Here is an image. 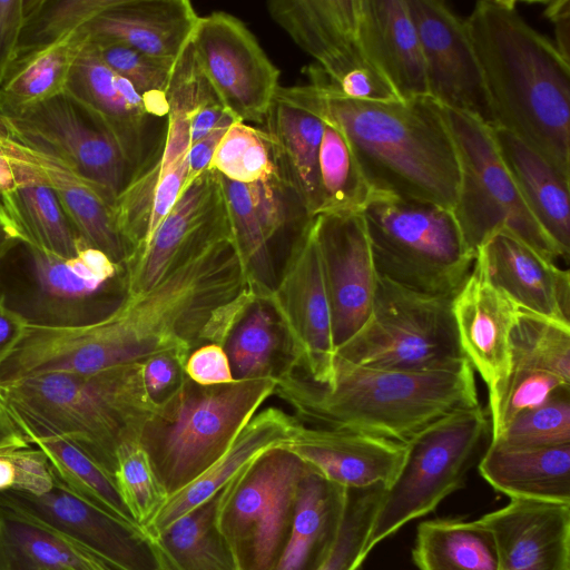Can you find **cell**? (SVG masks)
I'll list each match as a JSON object with an SVG mask.
<instances>
[{"mask_svg":"<svg viewBox=\"0 0 570 570\" xmlns=\"http://www.w3.org/2000/svg\"><path fill=\"white\" fill-rule=\"evenodd\" d=\"M253 284L225 228L181 254L153 287L125 295L107 315L79 326L76 351L92 372L158 354L185 364L200 345L224 347L257 301Z\"/></svg>","mask_w":570,"mask_h":570,"instance_id":"obj_1","label":"cell"},{"mask_svg":"<svg viewBox=\"0 0 570 570\" xmlns=\"http://www.w3.org/2000/svg\"><path fill=\"white\" fill-rule=\"evenodd\" d=\"M491 126L507 130L570 178V61L512 0H480L464 19Z\"/></svg>","mask_w":570,"mask_h":570,"instance_id":"obj_2","label":"cell"},{"mask_svg":"<svg viewBox=\"0 0 570 570\" xmlns=\"http://www.w3.org/2000/svg\"><path fill=\"white\" fill-rule=\"evenodd\" d=\"M323 116L344 134L374 195L452 209L460 171L443 107L430 97L390 101L344 96L324 71L306 68Z\"/></svg>","mask_w":570,"mask_h":570,"instance_id":"obj_3","label":"cell"},{"mask_svg":"<svg viewBox=\"0 0 570 570\" xmlns=\"http://www.w3.org/2000/svg\"><path fill=\"white\" fill-rule=\"evenodd\" d=\"M470 361L439 371H394L335 357L330 385L283 364L274 394L314 428L345 430L406 444L434 421L479 404Z\"/></svg>","mask_w":570,"mask_h":570,"instance_id":"obj_4","label":"cell"},{"mask_svg":"<svg viewBox=\"0 0 570 570\" xmlns=\"http://www.w3.org/2000/svg\"><path fill=\"white\" fill-rule=\"evenodd\" d=\"M0 396L27 441L32 436L62 438L112 478L118 450L139 442L157 404L145 386L142 362L0 383Z\"/></svg>","mask_w":570,"mask_h":570,"instance_id":"obj_5","label":"cell"},{"mask_svg":"<svg viewBox=\"0 0 570 570\" xmlns=\"http://www.w3.org/2000/svg\"><path fill=\"white\" fill-rule=\"evenodd\" d=\"M273 376L234 380L204 386L187 375L178 389L156 404L139 444L167 497L212 466L274 395Z\"/></svg>","mask_w":570,"mask_h":570,"instance_id":"obj_6","label":"cell"},{"mask_svg":"<svg viewBox=\"0 0 570 570\" xmlns=\"http://www.w3.org/2000/svg\"><path fill=\"white\" fill-rule=\"evenodd\" d=\"M361 214L377 276L425 295L453 298L458 294L475 254L451 209L373 195Z\"/></svg>","mask_w":570,"mask_h":570,"instance_id":"obj_7","label":"cell"},{"mask_svg":"<svg viewBox=\"0 0 570 570\" xmlns=\"http://www.w3.org/2000/svg\"><path fill=\"white\" fill-rule=\"evenodd\" d=\"M490 434L488 412L476 405L444 415L412 438L404 462L380 502L367 552L461 489L490 444Z\"/></svg>","mask_w":570,"mask_h":570,"instance_id":"obj_8","label":"cell"},{"mask_svg":"<svg viewBox=\"0 0 570 570\" xmlns=\"http://www.w3.org/2000/svg\"><path fill=\"white\" fill-rule=\"evenodd\" d=\"M452 299L421 294L377 276L366 322L335 350V357L394 371L458 367L469 360L460 343Z\"/></svg>","mask_w":570,"mask_h":570,"instance_id":"obj_9","label":"cell"},{"mask_svg":"<svg viewBox=\"0 0 570 570\" xmlns=\"http://www.w3.org/2000/svg\"><path fill=\"white\" fill-rule=\"evenodd\" d=\"M443 111L460 171L458 196L451 210L469 249L476 256L490 236L503 230L553 263L562 258L519 193L501 158L492 126L471 114L445 107Z\"/></svg>","mask_w":570,"mask_h":570,"instance_id":"obj_10","label":"cell"},{"mask_svg":"<svg viewBox=\"0 0 570 570\" xmlns=\"http://www.w3.org/2000/svg\"><path fill=\"white\" fill-rule=\"evenodd\" d=\"M307 464L286 446L269 449L225 487L218 525L238 570H274L287 544Z\"/></svg>","mask_w":570,"mask_h":570,"instance_id":"obj_11","label":"cell"},{"mask_svg":"<svg viewBox=\"0 0 570 570\" xmlns=\"http://www.w3.org/2000/svg\"><path fill=\"white\" fill-rule=\"evenodd\" d=\"M275 314L283 335V364L302 371L312 381L330 385L334 375L335 345L331 303L314 218L294 235L281 277L262 294Z\"/></svg>","mask_w":570,"mask_h":570,"instance_id":"obj_12","label":"cell"},{"mask_svg":"<svg viewBox=\"0 0 570 570\" xmlns=\"http://www.w3.org/2000/svg\"><path fill=\"white\" fill-rule=\"evenodd\" d=\"M0 128L7 135L43 148L66 161L112 206L131 177L116 141L66 91L0 115Z\"/></svg>","mask_w":570,"mask_h":570,"instance_id":"obj_13","label":"cell"},{"mask_svg":"<svg viewBox=\"0 0 570 570\" xmlns=\"http://www.w3.org/2000/svg\"><path fill=\"white\" fill-rule=\"evenodd\" d=\"M191 51L203 77L237 121L263 124L279 87V70L236 17L215 11L199 18Z\"/></svg>","mask_w":570,"mask_h":570,"instance_id":"obj_14","label":"cell"},{"mask_svg":"<svg viewBox=\"0 0 570 570\" xmlns=\"http://www.w3.org/2000/svg\"><path fill=\"white\" fill-rule=\"evenodd\" d=\"M28 262L31 292L30 324L70 327L92 323L112 311L125 295L121 266L104 252L82 246L78 254L62 258L20 243Z\"/></svg>","mask_w":570,"mask_h":570,"instance_id":"obj_15","label":"cell"},{"mask_svg":"<svg viewBox=\"0 0 570 570\" xmlns=\"http://www.w3.org/2000/svg\"><path fill=\"white\" fill-rule=\"evenodd\" d=\"M0 503L51 529L114 570H168L144 528L95 507L56 479L55 485L40 494L1 492Z\"/></svg>","mask_w":570,"mask_h":570,"instance_id":"obj_16","label":"cell"},{"mask_svg":"<svg viewBox=\"0 0 570 570\" xmlns=\"http://www.w3.org/2000/svg\"><path fill=\"white\" fill-rule=\"evenodd\" d=\"M420 40L428 96L491 125L481 71L465 20L444 1L406 0Z\"/></svg>","mask_w":570,"mask_h":570,"instance_id":"obj_17","label":"cell"},{"mask_svg":"<svg viewBox=\"0 0 570 570\" xmlns=\"http://www.w3.org/2000/svg\"><path fill=\"white\" fill-rule=\"evenodd\" d=\"M315 235L327 286L335 350L366 322L377 273L361 213L314 217Z\"/></svg>","mask_w":570,"mask_h":570,"instance_id":"obj_18","label":"cell"},{"mask_svg":"<svg viewBox=\"0 0 570 570\" xmlns=\"http://www.w3.org/2000/svg\"><path fill=\"white\" fill-rule=\"evenodd\" d=\"M263 125L281 179L308 218L316 217L321 207L318 157L325 121L314 87L279 86Z\"/></svg>","mask_w":570,"mask_h":570,"instance_id":"obj_19","label":"cell"},{"mask_svg":"<svg viewBox=\"0 0 570 570\" xmlns=\"http://www.w3.org/2000/svg\"><path fill=\"white\" fill-rule=\"evenodd\" d=\"M189 146L188 119L168 117L161 150L155 160L145 164L130 177L117 197L114 215L117 228L130 250L127 264L145 250L185 189Z\"/></svg>","mask_w":570,"mask_h":570,"instance_id":"obj_20","label":"cell"},{"mask_svg":"<svg viewBox=\"0 0 570 570\" xmlns=\"http://www.w3.org/2000/svg\"><path fill=\"white\" fill-rule=\"evenodd\" d=\"M0 153L48 185L57 196L75 232L87 245L125 265L130 250L115 220L114 206L66 161L30 142L13 138L0 128Z\"/></svg>","mask_w":570,"mask_h":570,"instance_id":"obj_21","label":"cell"},{"mask_svg":"<svg viewBox=\"0 0 570 570\" xmlns=\"http://www.w3.org/2000/svg\"><path fill=\"white\" fill-rule=\"evenodd\" d=\"M452 309L462 350L487 384L491 402L510 373V334L520 307L490 282L474 261L452 299Z\"/></svg>","mask_w":570,"mask_h":570,"instance_id":"obj_22","label":"cell"},{"mask_svg":"<svg viewBox=\"0 0 570 570\" xmlns=\"http://www.w3.org/2000/svg\"><path fill=\"white\" fill-rule=\"evenodd\" d=\"M228 220L218 174L188 184L145 250L125 266V295L153 287L183 253Z\"/></svg>","mask_w":570,"mask_h":570,"instance_id":"obj_23","label":"cell"},{"mask_svg":"<svg viewBox=\"0 0 570 570\" xmlns=\"http://www.w3.org/2000/svg\"><path fill=\"white\" fill-rule=\"evenodd\" d=\"M65 91L116 141L131 176L144 167L150 116L132 85L102 61L90 39L71 68Z\"/></svg>","mask_w":570,"mask_h":570,"instance_id":"obj_24","label":"cell"},{"mask_svg":"<svg viewBox=\"0 0 570 570\" xmlns=\"http://www.w3.org/2000/svg\"><path fill=\"white\" fill-rule=\"evenodd\" d=\"M478 520L494 537L498 570H570V504L511 499Z\"/></svg>","mask_w":570,"mask_h":570,"instance_id":"obj_25","label":"cell"},{"mask_svg":"<svg viewBox=\"0 0 570 570\" xmlns=\"http://www.w3.org/2000/svg\"><path fill=\"white\" fill-rule=\"evenodd\" d=\"M490 282L521 309L570 324V276L508 232L490 236L476 250Z\"/></svg>","mask_w":570,"mask_h":570,"instance_id":"obj_26","label":"cell"},{"mask_svg":"<svg viewBox=\"0 0 570 570\" xmlns=\"http://www.w3.org/2000/svg\"><path fill=\"white\" fill-rule=\"evenodd\" d=\"M286 448L324 478L346 489L375 484L387 488L406 454V444L401 442L303 423Z\"/></svg>","mask_w":570,"mask_h":570,"instance_id":"obj_27","label":"cell"},{"mask_svg":"<svg viewBox=\"0 0 570 570\" xmlns=\"http://www.w3.org/2000/svg\"><path fill=\"white\" fill-rule=\"evenodd\" d=\"M266 8L334 83L371 63L357 41L358 0H272Z\"/></svg>","mask_w":570,"mask_h":570,"instance_id":"obj_28","label":"cell"},{"mask_svg":"<svg viewBox=\"0 0 570 570\" xmlns=\"http://www.w3.org/2000/svg\"><path fill=\"white\" fill-rule=\"evenodd\" d=\"M199 18L188 0H116L83 28L92 40L121 43L176 63Z\"/></svg>","mask_w":570,"mask_h":570,"instance_id":"obj_29","label":"cell"},{"mask_svg":"<svg viewBox=\"0 0 570 570\" xmlns=\"http://www.w3.org/2000/svg\"><path fill=\"white\" fill-rule=\"evenodd\" d=\"M357 41L401 99L428 96L421 45L406 0H358Z\"/></svg>","mask_w":570,"mask_h":570,"instance_id":"obj_30","label":"cell"},{"mask_svg":"<svg viewBox=\"0 0 570 570\" xmlns=\"http://www.w3.org/2000/svg\"><path fill=\"white\" fill-rule=\"evenodd\" d=\"M299 424L294 415L276 406L257 412L212 466L167 498L163 508L145 528L147 533L151 538L156 537L176 519L220 491L263 452L288 445Z\"/></svg>","mask_w":570,"mask_h":570,"instance_id":"obj_31","label":"cell"},{"mask_svg":"<svg viewBox=\"0 0 570 570\" xmlns=\"http://www.w3.org/2000/svg\"><path fill=\"white\" fill-rule=\"evenodd\" d=\"M501 158L531 214L568 262L570 178L511 132L492 127Z\"/></svg>","mask_w":570,"mask_h":570,"instance_id":"obj_32","label":"cell"},{"mask_svg":"<svg viewBox=\"0 0 570 570\" xmlns=\"http://www.w3.org/2000/svg\"><path fill=\"white\" fill-rule=\"evenodd\" d=\"M346 500V488L307 465L297 490L289 538L274 570H316L336 541Z\"/></svg>","mask_w":570,"mask_h":570,"instance_id":"obj_33","label":"cell"},{"mask_svg":"<svg viewBox=\"0 0 570 570\" xmlns=\"http://www.w3.org/2000/svg\"><path fill=\"white\" fill-rule=\"evenodd\" d=\"M478 468L510 499L570 504V444L507 449L490 443Z\"/></svg>","mask_w":570,"mask_h":570,"instance_id":"obj_34","label":"cell"},{"mask_svg":"<svg viewBox=\"0 0 570 570\" xmlns=\"http://www.w3.org/2000/svg\"><path fill=\"white\" fill-rule=\"evenodd\" d=\"M11 165L17 185L1 195L0 200L20 242L62 258L76 256L86 244L75 232L53 190L22 166Z\"/></svg>","mask_w":570,"mask_h":570,"instance_id":"obj_35","label":"cell"},{"mask_svg":"<svg viewBox=\"0 0 570 570\" xmlns=\"http://www.w3.org/2000/svg\"><path fill=\"white\" fill-rule=\"evenodd\" d=\"M0 570H114L51 529L0 503Z\"/></svg>","mask_w":570,"mask_h":570,"instance_id":"obj_36","label":"cell"},{"mask_svg":"<svg viewBox=\"0 0 570 570\" xmlns=\"http://www.w3.org/2000/svg\"><path fill=\"white\" fill-rule=\"evenodd\" d=\"M225 487L154 537L168 570H238L218 525Z\"/></svg>","mask_w":570,"mask_h":570,"instance_id":"obj_37","label":"cell"},{"mask_svg":"<svg viewBox=\"0 0 570 570\" xmlns=\"http://www.w3.org/2000/svg\"><path fill=\"white\" fill-rule=\"evenodd\" d=\"M89 39L81 28L62 40L16 59L0 86V115L65 92L71 68Z\"/></svg>","mask_w":570,"mask_h":570,"instance_id":"obj_38","label":"cell"},{"mask_svg":"<svg viewBox=\"0 0 570 570\" xmlns=\"http://www.w3.org/2000/svg\"><path fill=\"white\" fill-rule=\"evenodd\" d=\"M412 558L419 570H498L494 537L479 520L421 522Z\"/></svg>","mask_w":570,"mask_h":570,"instance_id":"obj_39","label":"cell"},{"mask_svg":"<svg viewBox=\"0 0 570 570\" xmlns=\"http://www.w3.org/2000/svg\"><path fill=\"white\" fill-rule=\"evenodd\" d=\"M28 442L45 454L55 479L69 491L118 519L136 523L115 479L82 450L58 436H32Z\"/></svg>","mask_w":570,"mask_h":570,"instance_id":"obj_40","label":"cell"},{"mask_svg":"<svg viewBox=\"0 0 570 570\" xmlns=\"http://www.w3.org/2000/svg\"><path fill=\"white\" fill-rule=\"evenodd\" d=\"M323 118L325 127L318 157L321 190L318 215L361 213L374 194L344 134L335 124L324 116Z\"/></svg>","mask_w":570,"mask_h":570,"instance_id":"obj_41","label":"cell"},{"mask_svg":"<svg viewBox=\"0 0 570 570\" xmlns=\"http://www.w3.org/2000/svg\"><path fill=\"white\" fill-rule=\"evenodd\" d=\"M510 352V371L546 372L570 384V324L520 308Z\"/></svg>","mask_w":570,"mask_h":570,"instance_id":"obj_42","label":"cell"},{"mask_svg":"<svg viewBox=\"0 0 570 570\" xmlns=\"http://www.w3.org/2000/svg\"><path fill=\"white\" fill-rule=\"evenodd\" d=\"M283 335L271 307L258 299L237 323L224 350L234 380L273 376ZM284 354V353H283Z\"/></svg>","mask_w":570,"mask_h":570,"instance_id":"obj_43","label":"cell"},{"mask_svg":"<svg viewBox=\"0 0 570 570\" xmlns=\"http://www.w3.org/2000/svg\"><path fill=\"white\" fill-rule=\"evenodd\" d=\"M218 177L234 242L261 298L277 281L271 243L253 209L246 185Z\"/></svg>","mask_w":570,"mask_h":570,"instance_id":"obj_44","label":"cell"},{"mask_svg":"<svg viewBox=\"0 0 570 570\" xmlns=\"http://www.w3.org/2000/svg\"><path fill=\"white\" fill-rule=\"evenodd\" d=\"M115 1L27 0V18L17 58L58 42L83 28Z\"/></svg>","mask_w":570,"mask_h":570,"instance_id":"obj_45","label":"cell"},{"mask_svg":"<svg viewBox=\"0 0 570 570\" xmlns=\"http://www.w3.org/2000/svg\"><path fill=\"white\" fill-rule=\"evenodd\" d=\"M90 41L102 61L132 85L150 117L167 116V92L176 63L149 57L121 43Z\"/></svg>","mask_w":570,"mask_h":570,"instance_id":"obj_46","label":"cell"},{"mask_svg":"<svg viewBox=\"0 0 570 570\" xmlns=\"http://www.w3.org/2000/svg\"><path fill=\"white\" fill-rule=\"evenodd\" d=\"M490 443L507 449L570 444V387L560 389L541 405L518 414Z\"/></svg>","mask_w":570,"mask_h":570,"instance_id":"obj_47","label":"cell"},{"mask_svg":"<svg viewBox=\"0 0 570 570\" xmlns=\"http://www.w3.org/2000/svg\"><path fill=\"white\" fill-rule=\"evenodd\" d=\"M210 169L230 181L244 185L278 174L263 129L237 120L223 136Z\"/></svg>","mask_w":570,"mask_h":570,"instance_id":"obj_48","label":"cell"},{"mask_svg":"<svg viewBox=\"0 0 570 570\" xmlns=\"http://www.w3.org/2000/svg\"><path fill=\"white\" fill-rule=\"evenodd\" d=\"M386 487L347 489L344 518L336 541L316 570H357L367 557L366 541Z\"/></svg>","mask_w":570,"mask_h":570,"instance_id":"obj_49","label":"cell"},{"mask_svg":"<svg viewBox=\"0 0 570 570\" xmlns=\"http://www.w3.org/2000/svg\"><path fill=\"white\" fill-rule=\"evenodd\" d=\"M114 479L135 522L145 529L168 497L139 442L126 443L118 450Z\"/></svg>","mask_w":570,"mask_h":570,"instance_id":"obj_50","label":"cell"},{"mask_svg":"<svg viewBox=\"0 0 570 570\" xmlns=\"http://www.w3.org/2000/svg\"><path fill=\"white\" fill-rule=\"evenodd\" d=\"M563 387H570V384L550 373L510 371L499 395L489 402L491 438L499 434L518 414L541 405Z\"/></svg>","mask_w":570,"mask_h":570,"instance_id":"obj_51","label":"cell"},{"mask_svg":"<svg viewBox=\"0 0 570 570\" xmlns=\"http://www.w3.org/2000/svg\"><path fill=\"white\" fill-rule=\"evenodd\" d=\"M55 485V475L45 454L33 445L0 451V493L40 494Z\"/></svg>","mask_w":570,"mask_h":570,"instance_id":"obj_52","label":"cell"},{"mask_svg":"<svg viewBox=\"0 0 570 570\" xmlns=\"http://www.w3.org/2000/svg\"><path fill=\"white\" fill-rule=\"evenodd\" d=\"M185 372L191 381L204 386L234 381L228 356L218 344H204L194 350L185 363Z\"/></svg>","mask_w":570,"mask_h":570,"instance_id":"obj_53","label":"cell"},{"mask_svg":"<svg viewBox=\"0 0 570 570\" xmlns=\"http://www.w3.org/2000/svg\"><path fill=\"white\" fill-rule=\"evenodd\" d=\"M27 0H0V86L17 59Z\"/></svg>","mask_w":570,"mask_h":570,"instance_id":"obj_54","label":"cell"},{"mask_svg":"<svg viewBox=\"0 0 570 570\" xmlns=\"http://www.w3.org/2000/svg\"><path fill=\"white\" fill-rule=\"evenodd\" d=\"M144 382L155 403L173 394L186 376L185 364L169 354H158L144 362Z\"/></svg>","mask_w":570,"mask_h":570,"instance_id":"obj_55","label":"cell"},{"mask_svg":"<svg viewBox=\"0 0 570 570\" xmlns=\"http://www.w3.org/2000/svg\"><path fill=\"white\" fill-rule=\"evenodd\" d=\"M234 121L235 119L227 114L207 136L189 146L187 154L188 179L186 186L199 175L210 169L214 154L223 136Z\"/></svg>","mask_w":570,"mask_h":570,"instance_id":"obj_56","label":"cell"},{"mask_svg":"<svg viewBox=\"0 0 570 570\" xmlns=\"http://www.w3.org/2000/svg\"><path fill=\"white\" fill-rule=\"evenodd\" d=\"M28 325V318L0 294V367L24 337Z\"/></svg>","mask_w":570,"mask_h":570,"instance_id":"obj_57","label":"cell"},{"mask_svg":"<svg viewBox=\"0 0 570 570\" xmlns=\"http://www.w3.org/2000/svg\"><path fill=\"white\" fill-rule=\"evenodd\" d=\"M543 13L553 26L552 42L561 56L570 61V0L547 1Z\"/></svg>","mask_w":570,"mask_h":570,"instance_id":"obj_58","label":"cell"},{"mask_svg":"<svg viewBox=\"0 0 570 570\" xmlns=\"http://www.w3.org/2000/svg\"><path fill=\"white\" fill-rule=\"evenodd\" d=\"M227 114L216 96L202 104L189 117L190 145L207 136Z\"/></svg>","mask_w":570,"mask_h":570,"instance_id":"obj_59","label":"cell"},{"mask_svg":"<svg viewBox=\"0 0 570 570\" xmlns=\"http://www.w3.org/2000/svg\"><path fill=\"white\" fill-rule=\"evenodd\" d=\"M31 444L18 429L0 396V451L28 448Z\"/></svg>","mask_w":570,"mask_h":570,"instance_id":"obj_60","label":"cell"},{"mask_svg":"<svg viewBox=\"0 0 570 570\" xmlns=\"http://www.w3.org/2000/svg\"><path fill=\"white\" fill-rule=\"evenodd\" d=\"M19 235L0 200V263L20 244Z\"/></svg>","mask_w":570,"mask_h":570,"instance_id":"obj_61","label":"cell"},{"mask_svg":"<svg viewBox=\"0 0 570 570\" xmlns=\"http://www.w3.org/2000/svg\"><path fill=\"white\" fill-rule=\"evenodd\" d=\"M17 185L12 165L0 153V196L12 190Z\"/></svg>","mask_w":570,"mask_h":570,"instance_id":"obj_62","label":"cell"}]
</instances>
